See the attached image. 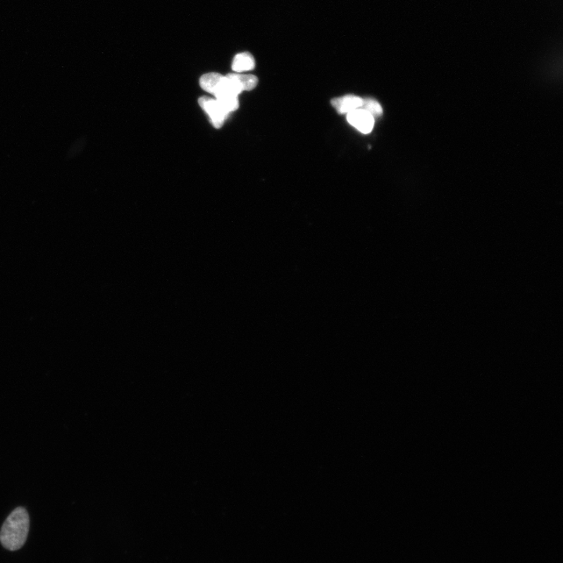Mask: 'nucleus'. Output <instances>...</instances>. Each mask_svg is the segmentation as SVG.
<instances>
[{
  "label": "nucleus",
  "instance_id": "obj_1",
  "mask_svg": "<svg viewBox=\"0 0 563 563\" xmlns=\"http://www.w3.org/2000/svg\"><path fill=\"white\" fill-rule=\"evenodd\" d=\"M30 516L23 507L14 509L4 522L0 541L6 550L16 551L23 547L30 531Z\"/></svg>",
  "mask_w": 563,
  "mask_h": 563
},
{
  "label": "nucleus",
  "instance_id": "obj_2",
  "mask_svg": "<svg viewBox=\"0 0 563 563\" xmlns=\"http://www.w3.org/2000/svg\"><path fill=\"white\" fill-rule=\"evenodd\" d=\"M199 104L208 113L214 127L220 128L223 125L229 113L224 110L217 99L209 97H203L199 99Z\"/></svg>",
  "mask_w": 563,
  "mask_h": 563
},
{
  "label": "nucleus",
  "instance_id": "obj_3",
  "mask_svg": "<svg viewBox=\"0 0 563 563\" xmlns=\"http://www.w3.org/2000/svg\"><path fill=\"white\" fill-rule=\"evenodd\" d=\"M347 118L349 123L362 133L371 132L374 127V117L361 109L348 113Z\"/></svg>",
  "mask_w": 563,
  "mask_h": 563
},
{
  "label": "nucleus",
  "instance_id": "obj_4",
  "mask_svg": "<svg viewBox=\"0 0 563 563\" xmlns=\"http://www.w3.org/2000/svg\"><path fill=\"white\" fill-rule=\"evenodd\" d=\"M364 99L355 96L333 99L332 104L341 113H350L361 108Z\"/></svg>",
  "mask_w": 563,
  "mask_h": 563
},
{
  "label": "nucleus",
  "instance_id": "obj_5",
  "mask_svg": "<svg viewBox=\"0 0 563 563\" xmlns=\"http://www.w3.org/2000/svg\"><path fill=\"white\" fill-rule=\"evenodd\" d=\"M232 67L237 73H245L254 68L255 61L251 54L241 53L235 56Z\"/></svg>",
  "mask_w": 563,
  "mask_h": 563
},
{
  "label": "nucleus",
  "instance_id": "obj_6",
  "mask_svg": "<svg viewBox=\"0 0 563 563\" xmlns=\"http://www.w3.org/2000/svg\"><path fill=\"white\" fill-rule=\"evenodd\" d=\"M222 78L223 75L218 73L205 74L199 80V85H201L204 91L213 95L215 94Z\"/></svg>",
  "mask_w": 563,
  "mask_h": 563
},
{
  "label": "nucleus",
  "instance_id": "obj_7",
  "mask_svg": "<svg viewBox=\"0 0 563 563\" xmlns=\"http://www.w3.org/2000/svg\"><path fill=\"white\" fill-rule=\"evenodd\" d=\"M243 91H250L258 85V78L252 75L235 74Z\"/></svg>",
  "mask_w": 563,
  "mask_h": 563
},
{
  "label": "nucleus",
  "instance_id": "obj_8",
  "mask_svg": "<svg viewBox=\"0 0 563 563\" xmlns=\"http://www.w3.org/2000/svg\"><path fill=\"white\" fill-rule=\"evenodd\" d=\"M224 110L230 113L239 109L238 97L225 96L216 99Z\"/></svg>",
  "mask_w": 563,
  "mask_h": 563
},
{
  "label": "nucleus",
  "instance_id": "obj_9",
  "mask_svg": "<svg viewBox=\"0 0 563 563\" xmlns=\"http://www.w3.org/2000/svg\"><path fill=\"white\" fill-rule=\"evenodd\" d=\"M361 109L369 112L374 118L381 116L383 113L382 106L379 103L373 101V99H364Z\"/></svg>",
  "mask_w": 563,
  "mask_h": 563
}]
</instances>
